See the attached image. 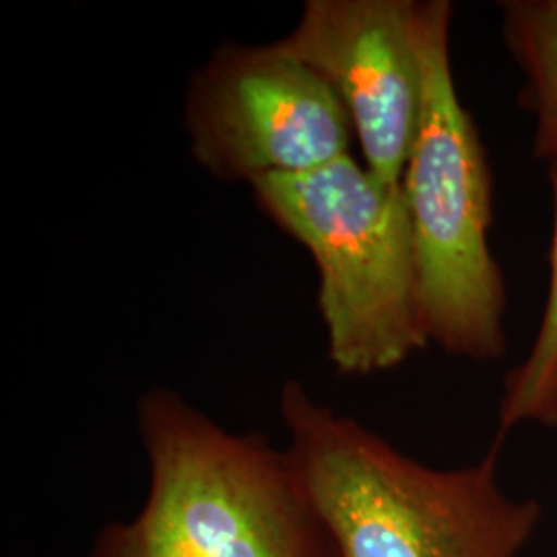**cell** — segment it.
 Returning a JSON list of instances; mask_svg holds the SVG:
<instances>
[{
    "instance_id": "cell-1",
    "label": "cell",
    "mask_w": 557,
    "mask_h": 557,
    "mask_svg": "<svg viewBox=\"0 0 557 557\" xmlns=\"http://www.w3.org/2000/svg\"><path fill=\"white\" fill-rule=\"evenodd\" d=\"M281 416L299 481L338 557H518L541 520L498 483L499 440L475 465L432 469L289 380Z\"/></svg>"
},
{
    "instance_id": "cell-2",
    "label": "cell",
    "mask_w": 557,
    "mask_h": 557,
    "mask_svg": "<svg viewBox=\"0 0 557 557\" xmlns=\"http://www.w3.org/2000/svg\"><path fill=\"white\" fill-rule=\"evenodd\" d=\"M149 494L108 524L91 557H338L287 450L232 434L178 393L140 397Z\"/></svg>"
},
{
    "instance_id": "cell-3",
    "label": "cell",
    "mask_w": 557,
    "mask_h": 557,
    "mask_svg": "<svg viewBox=\"0 0 557 557\" xmlns=\"http://www.w3.org/2000/svg\"><path fill=\"white\" fill-rule=\"evenodd\" d=\"M450 23L448 0H419L423 106L400 188L428 341L453 358L487 363L508 349V287L490 244L494 176L458 96Z\"/></svg>"
},
{
    "instance_id": "cell-4",
    "label": "cell",
    "mask_w": 557,
    "mask_h": 557,
    "mask_svg": "<svg viewBox=\"0 0 557 557\" xmlns=\"http://www.w3.org/2000/svg\"><path fill=\"white\" fill-rule=\"evenodd\" d=\"M250 188L260 211L312 255L329 359L338 374L388 372L430 345L400 184L345 156Z\"/></svg>"
},
{
    "instance_id": "cell-5",
    "label": "cell",
    "mask_w": 557,
    "mask_h": 557,
    "mask_svg": "<svg viewBox=\"0 0 557 557\" xmlns=\"http://www.w3.org/2000/svg\"><path fill=\"white\" fill-rule=\"evenodd\" d=\"M184 122L202 170L248 186L319 170L356 140L331 85L275 41L220 46L190 79Z\"/></svg>"
},
{
    "instance_id": "cell-6",
    "label": "cell",
    "mask_w": 557,
    "mask_h": 557,
    "mask_svg": "<svg viewBox=\"0 0 557 557\" xmlns=\"http://www.w3.org/2000/svg\"><path fill=\"white\" fill-rule=\"evenodd\" d=\"M275 44L337 94L363 165L400 184L423 106L419 0H308Z\"/></svg>"
},
{
    "instance_id": "cell-7",
    "label": "cell",
    "mask_w": 557,
    "mask_h": 557,
    "mask_svg": "<svg viewBox=\"0 0 557 557\" xmlns=\"http://www.w3.org/2000/svg\"><path fill=\"white\" fill-rule=\"evenodd\" d=\"M504 48L522 75L520 106L533 119L535 160L557 161V0L499 2Z\"/></svg>"
},
{
    "instance_id": "cell-8",
    "label": "cell",
    "mask_w": 557,
    "mask_h": 557,
    "mask_svg": "<svg viewBox=\"0 0 557 557\" xmlns=\"http://www.w3.org/2000/svg\"><path fill=\"white\" fill-rule=\"evenodd\" d=\"M547 180L554 207L547 298L527 358L504 379L498 413L499 442L508 432L527 423L547 430L557 428V161L547 165Z\"/></svg>"
}]
</instances>
